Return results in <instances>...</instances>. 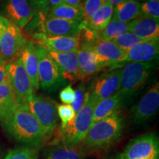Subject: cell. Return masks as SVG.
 Masks as SVG:
<instances>
[{"label": "cell", "mask_w": 159, "mask_h": 159, "mask_svg": "<svg viewBox=\"0 0 159 159\" xmlns=\"http://www.w3.org/2000/svg\"><path fill=\"white\" fill-rule=\"evenodd\" d=\"M0 122L10 136L25 146L39 148L49 139L25 103H17Z\"/></svg>", "instance_id": "obj_1"}, {"label": "cell", "mask_w": 159, "mask_h": 159, "mask_svg": "<svg viewBox=\"0 0 159 159\" xmlns=\"http://www.w3.org/2000/svg\"><path fill=\"white\" fill-rule=\"evenodd\" d=\"M123 130L124 119L117 111L91 125L81 143L89 150H104L115 144L120 139Z\"/></svg>", "instance_id": "obj_2"}, {"label": "cell", "mask_w": 159, "mask_h": 159, "mask_svg": "<svg viewBox=\"0 0 159 159\" xmlns=\"http://www.w3.org/2000/svg\"><path fill=\"white\" fill-rule=\"evenodd\" d=\"M97 103L91 97L89 91L82 108L76 114L75 119L65 128L59 130V142L69 146H78L83 142L91 126L94 106Z\"/></svg>", "instance_id": "obj_3"}, {"label": "cell", "mask_w": 159, "mask_h": 159, "mask_svg": "<svg viewBox=\"0 0 159 159\" xmlns=\"http://www.w3.org/2000/svg\"><path fill=\"white\" fill-rule=\"evenodd\" d=\"M156 69L155 62L128 63L121 69L119 92L125 102L134 97L148 82Z\"/></svg>", "instance_id": "obj_4"}, {"label": "cell", "mask_w": 159, "mask_h": 159, "mask_svg": "<svg viewBox=\"0 0 159 159\" xmlns=\"http://www.w3.org/2000/svg\"><path fill=\"white\" fill-rule=\"evenodd\" d=\"M34 116L49 139L55 133L57 124V104L51 99L35 93L25 103Z\"/></svg>", "instance_id": "obj_5"}, {"label": "cell", "mask_w": 159, "mask_h": 159, "mask_svg": "<svg viewBox=\"0 0 159 159\" xmlns=\"http://www.w3.org/2000/svg\"><path fill=\"white\" fill-rule=\"evenodd\" d=\"M35 49L39 61V86L45 91L56 90L66 83L58 66L42 46L35 43Z\"/></svg>", "instance_id": "obj_6"}, {"label": "cell", "mask_w": 159, "mask_h": 159, "mask_svg": "<svg viewBox=\"0 0 159 159\" xmlns=\"http://www.w3.org/2000/svg\"><path fill=\"white\" fill-rule=\"evenodd\" d=\"M27 41L21 29L8 21L0 35V62L7 64L19 59Z\"/></svg>", "instance_id": "obj_7"}, {"label": "cell", "mask_w": 159, "mask_h": 159, "mask_svg": "<svg viewBox=\"0 0 159 159\" xmlns=\"http://www.w3.org/2000/svg\"><path fill=\"white\" fill-rule=\"evenodd\" d=\"M124 159H159V139L155 133L132 139L122 153Z\"/></svg>", "instance_id": "obj_8"}, {"label": "cell", "mask_w": 159, "mask_h": 159, "mask_svg": "<svg viewBox=\"0 0 159 159\" xmlns=\"http://www.w3.org/2000/svg\"><path fill=\"white\" fill-rule=\"evenodd\" d=\"M9 80L18 103H25L34 94L30 80L19 59L6 64Z\"/></svg>", "instance_id": "obj_9"}, {"label": "cell", "mask_w": 159, "mask_h": 159, "mask_svg": "<svg viewBox=\"0 0 159 159\" xmlns=\"http://www.w3.org/2000/svg\"><path fill=\"white\" fill-rule=\"evenodd\" d=\"M159 108V83L157 82L145 93L131 111L134 124L142 125L156 116Z\"/></svg>", "instance_id": "obj_10"}, {"label": "cell", "mask_w": 159, "mask_h": 159, "mask_svg": "<svg viewBox=\"0 0 159 159\" xmlns=\"http://www.w3.org/2000/svg\"><path fill=\"white\" fill-rule=\"evenodd\" d=\"M159 54V39L142 41L125 52L115 68H121L128 63L154 62ZM114 68V69H115Z\"/></svg>", "instance_id": "obj_11"}, {"label": "cell", "mask_w": 159, "mask_h": 159, "mask_svg": "<svg viewBox=\"0 0 159 159\" xmlns=\"http://www.w3.org/2000/svg\"><path fill=\"white\" fill-rule=\"evenodd\" d=\"M120 75L121 69H116L103 73L94 80L89 93L96 103L108 98L119 91Z\"/></svg>", "instance_id": "obj_12"}, {"label": "cell", "mask_w": 159, "mask_h": 159, "mask_svg": "<svg viewBox=\"0 0 159 159\" xmlns=\"http://www.w3.org/2000/svg\"><path fill=\"white\" fill-rule=\"evenodd\" d=\"M5 18L19 29H22L35 16L33 6L27 0H7L4 8Z\"/></svg>", "instance_id": "obj_13"}, {"label": "cell", "mask_w": 159, "mask_h": 159, "mask_svg": "<svg viewBox=\"0 0 159 159\" xmlns=\"http://www.w3.org/2000/svg\"><path fill=\"white\" fill-rule=\"evenodd\" d=\"M85 27V21H69L58 18L47 17L42 25L43 34L48 36H72L77 35Z\"/></svg>", "instance_id": "obj_14"}, {"label": "cell", "mask_w": 159, "mask_h": 159, "mask_svg": "<svg viewBox=\"0 0 159 159\" xmlns=\"http://www.w3.org/2000/svg\"><path fill=\"white\" fill-rule=\"evenodd\" d=\"M35 39L38 41V44L56 52H69L80 48V34L72 36H48L40 33L35 35Z\"/></svg>", "instance_id": "obj_15"}, {"label": "cell", "mask_w": 159, "mask_h": 159, "mask_svg": "<svg viewBox=\"0 0 159 159\" xmlns=\"http://www.w3.org/2000/svg\"><path fill=\"white\" fill-rule=\"evenodd\" d=\"M77 62L80 80H86L109 66L91 49L80 47L77 50Z\"/></svg>", "instance_id": "obj_16"}, {"label": "cell", "mask_w": 159, "mask_h": 159, "mask_svg": "<svg viewBox=\"0 0 159 159\" xmlns=\"http://www.w3.org/2000/svg\"><path fill=\"white\" fill-rule=\"evenodd\" d=\"M80 47L91 49L112 69L115 68L125 53L112 41H103L99 39L88 44H80Z\"/></svg>", "instance_id": "obj_17"}, {"label": "cell", "mask_w": 159, "mask_h": 159, "mask_svg": "<svg viewBox=\"0 0 159 159\" xmlns=\"http://www.w3.org/2000/svg\"><path fill=\"white\" fill-rule=\"evenodd\" d=\"M47 51L58 66L63 79L71 82L80 80V73L77 62V51L69 52Z\"/></svg>", "instance_id": "obj_18"}, {"label": "cell", "mask_w": 159, "mask_h": 159, "mask_svg": "<svg viewBox=\"0 0 159 159\" xmlns=\"http://www.w3.org/2000/svg\"><path fill=\"white\" fill-rule=\"evenodd\" d=\"M128 32L133 33L142 41L159 39V19L141 15L129 22Z\"/></svg>", "instance_id": "obj_19"}, {"label": "cell", "mask_w": 159, "mask_h": 159, "mask_svg": "<svg viewBox=\"0 0 159 159\" xmlns=\"http://www.w3.org/2000/svg\"><path fill=\"white\" fill-rule=\"evenodd\" d=\"M19 59L21 61L26 72L28 75L34 91L39 90L40 88L38 71L39 61L35 49V43L27 40L23 49H21Z\"/></svg>", "instance_id": "obj_20"}, {"label": "cell", "mask_w": 159, "mask_h": 159, "mask_svg": "<svg viewBox=\"0 0 159 159\" xmlns=\"http://www.w3.org/2000/svg\"><path fill=\"white\" fill-rule=\"evenodd\" d=\"M125 103V99L119 91L99 101L94 106L91 125L119 111V109L122 108Z\"/></svg>", "instance_id": "obj_21"}, {"label": "cell", "mask_w": 159, "mask_h": 159, "mask_svg": "<svg viewBox=\"0 0 159 159\" xmlns=\"http://www.w3.org/2000/svg\"><path fill=\"white\" fill-rule=\"evenodd\" d=\"M84 152L78 146L56 143L47 148L43 159H85Z\"/></svg>", "instance_id": "obj_22"}, {"label": "cell", "mask_w": 159, "mask_h": 159, "mask_svg": "<svg viewBox=\"0 0 159 159\" xmlns=\"http://www.w3.org/2000/svg\"><path fill=\"white\" fill-rule=\"evenodd\" d=\"M141 15V4L138 1L125 0L114 7L112 19L128 23Z\"/></svg>", "instance_id": "obj_23"}, {"label": "cell", "mask_w": 159, "mask_h": 159, "mask_svg": "<svg viewBox=\"0 0 159 159\" xmlns=\"http://www.w3.org/2000/svg\"><path fill=\"white\" fill-rule=\"evenodd\" d=\"M114 7V6L111 5V4L105 2L92 18L85 22L87 28L97 32L104 30L112 19Z\"/></svg>", "instance_id": "obj_24"}, {"label": "cell", "mask_w": 159, "mask_h": 159, "mask_svg": "<svg viewBox=\"0 0 159 159\" xmlns=\"http://www.w3.org/2000/svg\"><path fill=\"white\" fill-rule=\"evenodd\" d=\"M17 103L11 83L0 85V120L11 112Z\"/></svg>", "instance_id": "obj_25"}, {"label": "cell", "mask_w": 159, "mask_h": 159, "mask_svg": "<svg viewBox=\"0 0 159 159\" xmlns=\"http://www.w3.org/2000/svg\"><path fill=\"white\" fill-rule=\"evenodd\" d=\"M48 17L69 20V21H84L82 8L69 6L64 4L51 8Z\"/></svg>", "instance_id": "obj_26"}, {"label": "cell", "mask_w": 159, "mask_h": 159, "mask_svg": "<svg viewBox=\"0 0 159 159\" xmlns=\"http://www.w3.org/2000/svg\"><path fill=\"white\" fill-rule=\"evenodd\" d=\"M128 23L111 19L108 25L102 31L98 32L99 39L112 41L123 33L128 32Z\"/></svg>", "instance_id": "obj_27"}, {"label": "cell", "mask_w": 159, "mask_h": 159, "mask_svg": "<svg viewBox=\"0 0 159 159\" xmlns=\"http://www.w3.org/2000/svg\"><path fill=\"white\" fill-rule=\"evenodd\" d=\"M39 154L38 148L24 146L10 150L4 159H39Z\"/></svg>", "instance_id": "obj_28"}, {"label": "cell", "mask_w": 159, "mask_h": 159, "mask_svg": "<svg viewBox=\"0 0 159 159\" xmlns=\"http://www.w3.org/2000/svg\"><path fill=\"white\" fill-rule=\"evenodd\" d=\"M141 41H142V40L137 37L133 33L126 32V33L119 35L116 39L113 40L112 42L116 44L122 50L126 52Z\"/></svg>", "instance_id": "obj_29"}, {"label": "cell", "mask_w": 159, "mask_h": 159, "mask_svg": "<svg viewBox=\"0 0 159 159\" xmlns=\"http://www.w3.org/2000/svg\"><path fill=\"white\" fill-rule=\"evenodd\" d=\"M57 116L61 119V125L60 129H63L70 123L76 116V113L73 110L71 105L61 104L57 105Z\"/></svg>", "instance_id": "obj_30"}, {"label": "cell", "mask_w": 159, "mask_h": 159, "mask_svg": "<svg viewBox=\"0 0 159 159\" xmlns=\"http://www.w3.org/2000/svg\"><path fill=\"white\" fill-rule=\"evenodd\" d=\"M105 0H85L82 3V11L84 21L87 22L98 11Z\"/></svg>", "instance_id": "obj_31"}, {"label": "cell", "mask_w": 159, "mask_h": 159, "mask_svg": "<svg viewBox=\"0 0 159 159\" xmlns=\"http://www.w3.org/2000/svg\"><path fill=\"white\" fill-rule=\"evenodd\" d=\"M142 14L159 19V0H148L141 4Z\"/></svg>", "instance_id": "obj_32"}, {"label": "cell", "mask_w": 159, "mask_h": 159, "mask_svg": "<svg viewBox=\"0 0 159 159\" xmlns=\"http://www.w3.org/2000/svg\"><path fill=\"white\" fill-rule=\"evenodd\" d=\"M86 92L87 91L84 84H80L75 90V99L71 106L76 114L82 108L86 96Z\"/></svg>", "instance_id": "obj_33"}, {"label": "cell", "mask_w": 159, "mask_h": 159, "mask_svg": "<svg viewBox=\"0 0 159 159\" xmlns=\"http://www.w3.org/2000/svg\"><path fill=\"white\" fill-rule=\"evenodd\" d=\"M60 99L61 102L66 105H71L75 99V89L71 84L66 86L61 91L59 94Z\"/></svg>", "instance_id": "obj_34"}, {"label": "cell", "mask_w": 159, "mask_h": 159, "mask_svg": "<svg viewBox=\"0 0 159 159\" xmlns=\"http://www.w3.org/2000/svg\"><path fill=\"white\" fill-rule=\"evenodd\" d=\"M33 6L41 10L43 13H46L49 8L48 0H27Z\"/></svg>", "instance_id": "obj_35"}, {"label": "cell", "mask_w": 159, "mask_h": 159, "mask_svg": "<svg viewBox=\"0 0 159 159\" xmlns=\"http://www.w3.org/2000/svg\"><path fill=\"white\" fill-rule=\"evenodd\" d=\"M8 83H10V80L6 64L0 62V85Z\"/></svg>", "instance_id": "obj_36"}, {"label": "cell", "mask_w": 159, "mask_h": 159, "mask_svg": "<svg viewBox=\"0 0 159 159\" xmlns=\"http://www.w3.org/2000/svg\"><path fill=\"white\" fill-rule=\"evenodd\" d=\"M63 1L64 5L71 6V7L82 8V3H81V0H63Z\"/></svg>", "instance_id": "obj_37"}, {"label": "cell", "mask_w": 159, "mask_h": 159, "mask_svg": "<svg viewBox=\"0 0 159 159\" xmlns=\"http://www.w3.org/2000/svg\"><path fill=\"white\" fill-rule=\"evenodd\" d=\"M7 22H8V20L6 19L5 17L0 15V35H2L4 30H5Z\"/></svg>", "instance_id": "obj_38"}, {"label": "cell", "mask_w": 159, "mask_h": 159, "mask_svg": "<svg viewBox=\"0 0 159 159\" xmlns=\"http://www.w3.org/2000/svg\"><path fill=\"white\" fill-rule=\"evenodd\" d=\"M48 4L49 7L51 6V8H53V7H57V6L62 5V4H63V0H48Z\"/></svg>", "instance_id": "obj_39"}, {"label": "cell", "mask_w": 159, "mask_h": 159, "mask_svg": "<svg viewBox=\"0 0 159 159\" xmlns=\"http://www.w3.org/2000/svg\"><path fill=\"white\" fill-rule=\"evenodd\" d=\"M125 1V0H105V2L111 4V5H113L114 7L116 6L117 5H119V3Z\"/></svg>", "instance_id": "obj_40"}, {"label": "cell", "mask_w": 159, "mask_h": 159, "mask_svg": "<svg viewBox=\"0 0 159 159\" xmlns=\"http://www.w3.org/2000/svg\"><path fill=\"white\" fill-rule=\"evenodd\" d=\"M107 159H124V157H123L122 153L119 152V153H116L114 155V156L109 157V158H108Z\"/></svg>", "instance_id": "obj_41"}, {"label": "cell", "mask_w": 159, "mask_h": 159, "mask_svg": "<svg viewBox=\"0 0 159 159\" xmlns=\"http://www.w3.org/2000/svg\"><path fill=\"white\" fill-rule=\"evenodd\" d=\"M136 1H137V0H136ZM139 1H145V2H146V1H148V0H139Z\"/></svg>", "instance_id": "obj_42"}]
</instances>
